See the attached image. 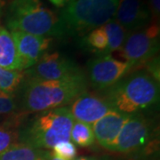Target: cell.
Masks as SVG:
<instances>
[{
  "instance_id": "cell-1",
  "label": "cell",
  "mask_w": 160,
  "mask_h": 160,
  "mask_svg": "<svg viewBox=\"0 0 160 160\" xmlns=\"http://www.w3.org/2000/svg\"><path fill=\"white\" fill-rule=\"evenodd\" d=\"M159 96V80L148 70H141L111 86L105 98L116 110L133 114L157 104Z\"/></svg>"
},
{
  "instance_id": "cell-2",
  "label": "cell",
  "mask_w": 160,
  "mask_h": 160,
  "mask_svg": "<svg viewBox=\"0 0 160 160\" xmlns=\"http://www.w3.org/2000/svg\"><path fill=\"white\" fill-rule=\"evenodd\" d=\"M85 78L70 80H37L26 82L22 108L28 113L43 112L64 107L85 93Z\"/></svg>"
},
{
  "instance_id": "cell-3",
  "label": "cell",
  "mask_w": 160,
  "mask_h": 160,
  "mask_svg": "<svg viewBox=\"0 0 160 160\" xmlns=\"http://www.w3.org/2000/svg\"><path fill=\"white\" fill-rule=\"evenodd\" d=\"M6 27L41 37H63L59 14L41 0H12L7 7Z\"/></svg>"
},
{
  "instance_id": "cell-4",
  "label": "cell",
  "mask_w": 160,
  "mask_h": 160,
  "mask_svg": "<svg viewBox=\"0 0 160 160\" xmlns=\"http://www.w3.org/2000/svg\"><path fill=\"white\" fill-rule=\"evenodd\" d=\"M74 121L70 110L66 107L40 112L20 129L19 140L37 149H52L57 143L70 141Z\"/></svg>"
},
{
  "instance_id": "cell-5",
  "label": "cell",
  "mask_w": 160,
  "mask_h": 160,
  "mask_svg": "<svg viewBox=\"0 0 160 160\" xmlns=\"http://www.w3.org/2000/svg\"><path fill=\"white\" fill-rule=\"evenodd\" d=\"M119 0H70L59 14L64 36H83L114 18Z\"/></svg>"
},
{
  "instance_id": "cell-6",
  "label": "cell",
  "mask_w": 160,
  "mask_h": 160,
  "mask_svg": "<svg viewBox=\"0 0 160 160\" xmlns=\"http://www.w3.org/2000/svg\"><path fill=\"white\" fill-rule=\"evenodd\" d=\"M159 25L156 22L130 32L120 49L122 56L132 68L149 62L159 50Z\"/></svg>"
},
{
  "instance_id": "cell-7",
  "label": "cell",
  "mask_w": 160,
  "mask_h": 160,
  "mask_svg": "<svg viewBox=\"0 0 160 160\" xmlns=\"http://www.w3.org/2000/svg\"><path fill=\"white\" fill-rule=\"evenodd\" d=\"M30 79L70 80L85 78L79 67L59 52H46L25 73Z\"/></svg>"
},
{
  "instance_id": "cell-8",
  "label": "cell",
  "mask_w": 160,
  "mask_h": 160,
  "mask_svg": "<svg viewBox=\"0 0 160 160\" xmlns=\"http://www.w3.org/2000/svg\"><path fill=\"white\" fill-rule=\"evenodd\" d=\"M153 131L152 123L141 113L130 115L120 131L113 151L120 153L135 152L149 142Z\"/></svg>"
},
{
  "instance_id": "cell-9",
  "label": "cell",
  "mask_w": 160,
  "mask_h": 160,
  "mask_svg": "<svg viewBox=\"0 0 160 160\" xmlns=\"http://www.w3.org/2000/svg\"><path fill=\"white\" fill-rule=\"evenodd\" d=\"M132 69L130 63L117 60L110 54L100 55L89 63V79L93 87L103 90L114 86Z\"/></svg>"
},
{
  "instance_id": "cell-10",
  "label": "cell",
  "mask_w": 160,
  "mask_h": 160,
  "mask_svg": "<svg viewBox=\"0 0 160 160\" xmlns=\"http://www.w3.org/2000/svg\"><path fill=\"white\" fill-rule=\"evenodd\" d=\"M114 19L127 32L148 26L151 14L144 0H119Z\"/></svg>"
},
{
  "instance_id": "cell-11",
  "label": "cell",
  "mask_w": 160,
  "mask_h": 160,
  "mask_svg": "<svg viewBox=\"0 0 160 160\" xmlns=\"http://www.w3.org/2000/svg\"><path fill=\"white\" fill-rule=\"evenodd\" d=\"M12 37L14 40L19 56L22 60L23 69H29L39 61L46 52L52 38L22 31L12 30Z\"/></svg>"
},
{
  "instance_id": "cell-12",
  "label": "cell",
  "mask_w": 160,
  "mask_h": 160,
  "mask_svg": "<svg viewBox=\"0 0 160 160\" xmlns=\"http://www.w3.org/2000/svg\"><path fill=\"white\" fill-rule=\"evenodd\" d=\"M113 109L106 98L83 93L75 99L69 110L75 121L92 125Z\"/></svg>"
},
{
  "instance_id": "cell-13",
  "label": "cell",
  "mask_w": 160,
  "mask_h": 160,
  "mask_svg": "<svg viewBox=\"0 0 160 160\" xmlns=\"http://www.w3.org/2000/svg\"><path fill=\"white\" fill-rule=\"evenodd\" d=\"M130 115L113 109L92 124L94 138L99 144L105 149L113 150L120 131Z\"/></svg>"
},
{
  "instance_id": "cell-14",
  "label": "cell",
  "mask_w": 160,
  "mask_h": 160,
  "mask_svg": "<svg viewBox=\"0 0 160 160\" xmlns=\"http://www.w3.org/2000/svg\"><path fill=\"white\" fill-rule=\"evenodd\" d=\"M0 67L12 70H22L23 65L19 56L11 32L0 24Z\"/></svg>"
},
{
  "instance_id": "cell-15",
  "label": "cell",
  "mask_w": 160,
  "mask_h": 160,
  "mask_svg": "<svg viewBox=\"0 0 160 160\" xmlns=\"http://www.w3.org/2000/svg\"><path fill=\"white\" fill-rule=\"evenodd\" d=\"M50 155L31 145L20 142L0 155V160H47Z\"/></svg>"
},
{
  "instance_id": "cell-16",
  "label": "cell",
  "mask_w": 160,
  "mask_h": 160,
  "mask_svg": "<svg viewBox=\"0 0 160 160\" xmlns=\"http://www.w3.org/2000/svg\"><path fill=\"white\" fill-rule=\"evenodd\" d=\"M102 27L105 31L108 39V46L102 55H107L112 53L113 52L119 51L126 41L127 31L114 18L105 23Z\"/></svg>"
},
{
  "instance_id": "cell-17",
  "label": "cell",
  "mask_w": 160,
  "mask_h": 160,
  "mask_svg": "<svg viewBox=\"0 0 160 160\" xmlns=\"http://www.w3.org/2000/svg\"><path fill=\"white\" fill-rule=\"evenodd\" d=\"M70 141L80 147L91 146L95 141L92 125L74 121L70 131Z\"/></svg>"
},
{
  "instance_id": "cell-18",
  "label": "cell",
  "mask_w": 160,
  "mask_h": 160,
  "mask_svg": "<svg viewBox=\"0 0 160 160\" xmlns=\"http://www.w3.org/2000/svg\"><path fill=\"white\" fill-rule=\"evenodd\" d=\"M20 123L18 120H13L0 126V155L16 144L19 140L18 125Z\"/></svg>"
},
{
  "instance_id": "cell-19",
  "label": "cell",
  "mask_w": 160,
  "mask_h": 160,
  "mask_svg": "<svg viewBox=\"0 0 160 160\" xmlns=\"http://www.w3.org/2000/svg\"><path fill=\"white\" fill-rule=\"evenodd\" d=\"M24 75L22 70H12L0 67V91L12 93L22 83Z\"/></svg>"
},
{
  "instance_id": "cell-20",
  "label": "cell",
  "mask_w": 160,
  "mask_h": 160,
  "mask_svg": "<svg viewBox=\"0 0 160 160\" xmlns=\"http://www.w3.org/2000/svg\"><path fill=\"white\" fill-rule=\"evenodd\" d=\"M83 43L92 51H97L100 52L101 55H102L108 46L107 36L105 34L102 27L89 31L84 38Z\"/></svg>"
},
{
  "instance_id": "cell-21",
  "label": "cell",
  "mask_w": 160,
  "mask_h": 160,
  "mask_svg": "<svg viewBox=\"0 0 160 160\" xmlns=\"http://www.w3.org/2000/svg\"><path fill=\"white\" fill-rule=\"evenodd\" d=\"M51 155L61 160H74L77 157V148L71 141L61 142L52 148Z\"/></svg>"
},
{
  "instance_id": "cell-22",
  "label": "cell",
  "mask_w": 160,
  "mask_h": 160,
  "mask_svg": "<svg viewBox=\"0 0 160 160\" xmlns=\"http://www.w3.org/2000/svg\"><path fill=\"white\" fill-rule=\"evenodd\" d=\"M17 109V102L12 93L0 91V115L10 114Z\"/></svg>"
},
{
  "instance_id": "cell-23",
  "label": "cell",
  "mask_w": 160,
  "mask_h": 160,
  "mask_svg": "<svg viewBox=\"0 0 160 160\" xmlns=\"http://www.w3.org/2000/svg\"><path fill=\"white\" fill-rule=\"evenodd\" d=\"M147 5L151 14V20H154V22L157 23L160 16V0H148Z\"/></svg>"
},
{
  "instance_id": "cell-24",
  "label": "cell",
  "mask_w": 160,
  "mask_h": 160,
  "mask_svg": "<svg viewBox=\"0 0 160 160\" xmlns=\"http://www.w3.org/2000/svg\"><path fill=\"white\" fill-rule=\"evenodd\" d=\"M49 1L55 6L62 8L63 6H65L66 4H68L70 0H49Z\"/></svg>"
},
{
  "instance_id": "cell-25",
  "label": "cell",
  "mask_w": 160,
  "mask_h": 160,
  "mask_svg": "<svg viewBox=\"0 0 160 160\" xmlns=\"http://www.w3.org/2000/svg\"><path fill=\"white\" fill-rule=\"evenodd\" d=\"M5 6H6V0H0V14L2 13Z\"/></svg>"
},
{
  "instance_id": "cell-26",
  "label": "cell",
  "mask_w": 160,
  "mask_h": 160,
  "mask_svg": "<svg viewBox=\"0 0 160 160\" xmlns=\"http://www.w3.org/2000/svg\"><path fill=\"white\" fill-rule=\"evenodd\" d=\"M74 160H96L92 158H89V157H81V158H75Z\"/></svg>"
}]
</instances>
